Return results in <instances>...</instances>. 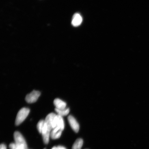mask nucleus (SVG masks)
Masks as SVG:
<instances>
[{"label": "nucleus", "mask_w": 149, "mask_h": 149, "mask_svg": "<svg viewBox=\"0 0 149 149\" xmlns=\"http://www.w3.org/2000/svg\"><path fill=\"white\" fill-rule=\"evenodd\" d=\"M46 149L45 148V149Z\"/></svg>", "instance_id": "nucleus-16"}, {"label": "nucleus", "mask_w": 149, "mask_h": 149, "mask_svg": "<svg viewBox=\"0 0 149 149\" xmlns=\"http://www.w3.org/2000/svg\"><path fill=\"white\" fill-rule=\"evenodd\" d=\"M62 130L58 127L54 128L51 132L50 137L53 139H58L61 136L62 132Z\"/></svg>", "instance_id": "nucleus-8"}, {"label": "nucleus", "mask_w": 149, "mask_h": 149, "mask_svg": "<svg viewBox=\"0 0 149 149\" xmlns=\"http://www.w3.org/2000/svg\"><path fill=\"white\" fill-rule=\"evenodd\" d=\"M83 21V18L79 13L74 14L72 17V24L74 27H78L81 25Z\"/></svg>", "instance_id": "nucleus-6"}, {"label": "nucleus", "mask_w": 149, "mask_h": 149, "mask_svg": "<svg viewBox=\"0 0 149 149\" xmlns=\"http://www.w3.org/2000/svg\"><path fill=\"white\" fill-rule=\"evenodd\" d=\"M54 104L56 108L59 109H66V103L65 102L59 98H56L54 100Z\"/></svg>", "instance_id": "nucleus-7"}, {"label": "nucleus", "mask_w": 149, "mask_h": 149, "mask_svg": "<svg viewBox=\"0 0 149 149\" xmlns=\"http://www.w3.org/2000/svg\"><path fill=\"white\" fill-rule=\"evenodd\" d=\"M68 120L72 130L77 133L79 130V125L75 118L72 115H70L68 117Z\"/></svg>", "instance_id": "nucleus-5"}, {"label": "nucleus", "mask_w": 149, "mask_h": 149, "mask_svg": "<svg viewBox=\"0 0 149 149\" xmlns=\"http://www.w3.org/2000/svg\"><path fill=\"white\" fill-rule=\"evenodd\" d=\"M0 149H7L6 146L3 144H2L0 146Z\"/></svg>", "instance_id": "nucleus-13"}, {"label": "nucleus", "mask_w": 149, "mask_h": 149, "mask_svg": "<svg viewBox=\"0 0 149 149\" xmlns=\"http://www.w3.org/2000/svg\"><path fill=\"white\" fill-rule=\"evenodd\" d=\"M15 143L19 145L23 146L26 148H27V143L25 139L20 132L16 131L15 132L14 135Z\"/></svg>", "instance_id": "nucleus-3"}, {"label": "nucleus", "mask_w": 149, "mask_h": 149, "mask_svg": "<svg viewBox=\"0 0 149 149\" xmlns=\"http://www.w3.org/2000/svg\"><path fill=\"white\" fill-rule=\"evenodd\" d=\"M9 148L10 149H28L15 143H10L9 145Z\"/></svg>", "instance_id": "nucleus-11"}, {"label": "nucleus", "mask_w": 149, "mask_h": 149, "mask_svg": "<svg viewBox=\"0 0 149 149\" xmlns=\"http://www.w3.org/2000/svg\"><path fill=\"white\" fill-rule=\"evenodd\" d=\"M40 95V93L39 91L33 90L26 96V101L29 103H34L36 102Z\"/></svg>", "instance_id": "nucleus-4"}, {"label": "nucleus", "mask_w": 149, "mask_h": 149, "mask_svg": "<svg viewBox=\"0 0 149 149\" xmlns=\"http://www.w3.org/2000/svg\"><path fill=\"white\" fill-rule=\"evenodd\" d=\"M55 111L57 113V115L62 117L66 116L69 113L70 111V110L69 108H66L65 109H55Z\"/></svg>", "instance_id": "nucleus-10"}, {"label": "nucleus", "mask_w": 149, "mask_h": 149, "mask_svg": "<svg viewBox=\"0 0 149 149\" xmlns=\"http://www.w3.org/2000/svg\"><path fill=\"white\" fill-rule=\"evenodd\" d=\"M56 114L51 113L47 115L44 120V124L43 127L42 134L43 141L45 144H47L49 143L50 134L53 130V122Z\"/></svg>", "instance_id": "nucleus-1"}, {"label": "nucleus", "mask_w": 149, "mask_h": 149, "mask_svg": "<svg viewBox=\"0 0 149 149\" xmlns=\"http://www.w3.org/2000/svg\"><path fill=\"white\" fill-rule=\"evenodd\" d=\"M57 148L58 149H67L65 147L62 146H57Z\"/></svg>", "instance_id": "nucleus-14"}, {"label": "nucleus", "mask_w": 149, "mask_h": 149, "mask_svg": "<svg viewBox=\"0 0 149 149\" xmlns=\"http://www.w3.org/2000/svg\"><path fill=\"white\" fill-rule=\"evenodd\" d=\"M83 144V140L81 139H78L72 145V149H81Z\"/></svg>", "instance_id": "nucleus-9"}, {"label": "nucleus", "mask_w": 149, "mask_h": 149, "mask_svg": "<svg viewBox=\"0 0 149 149\" xmlns=\"http://www.w3.org/2000/svg\"><path fill=\"white\" fill-rule=\"evenodd\" d=\"M52 149H58L57 147L54 146Z\"/></svg>", "instance_id": "nucleus-15"}, {"label": "nucleus", "mask_w": 149, "mask_h": 149, "mask_svg": "<svg viewBox=\"0 0 149 149\" xmlns=\"http://www.w3.org/2000/svg\"><path fill=\"white\" fill-rule=\"evenodd\" d=\"M29 108L24 107L19 111L16 117L15 125L16 126L19 125L25 120L30 112Z\"/></svg>", "instance_id": "nucleus-2"}, {"label": "nucleus", "mask_w": 149, "mask_h": 149, "mask_svg": "<svg viewBox=\"0 0 149 149\" xmlns=\"http://www.w3.org/2000/svg\"><path fill=\"white\" fill-rule=\"evenodd\" d=\"M44 120H41L39 121L37 124V127L39 133L42 134L43 127L44 125Z\"/></svg>", "instance_id": "nucleus-12"}]
</instances>
